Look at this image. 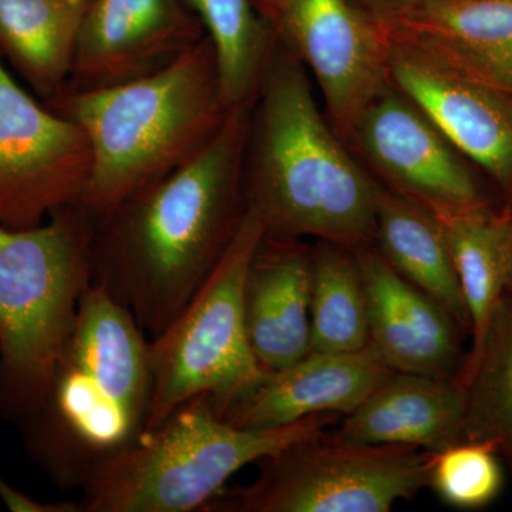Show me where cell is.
Instances as JSON below:
<instances>
[{
	"instance_id": "cell-1",
	"label": "cell",
	"mask_w": 512,
	"mask_h": 512,
	"mask_svg": "<svg viewBox=\"0 0 512 512\" xmlns=\"http://www.w3.org/2000/svg\"><path fill=\"white\" fill-rule=\"evenodd\" d=\"M254 99L232 107L187 164L93 215L92 285L127 308L148 339L163 333L194 298L241 224Z\"/></svg>"
},
{
	"instance_id": "cell-2",
	"label": "cell",
	"mask_w": 512,
	"mask_h": 512,
	"mask_svg": "<svg viewBox=\"0 0 512 512\" xmlns=\"http://www.w3.org/2000/svg\"><path fill=\"white\" fill-rule=\"evenodd\" d=\"M303 64L275 42L245 144V208L269 237L375 242L377 181L320 109Z\"/></svg>"
},
{
	"instance_id": "cell-3",
	"label": "cell",
	"mask_w": 512,
	"mask_h": 512,
	"mask_svg": "<svg viewBox=\"0 0 512 512\" xmlns=\"http://www.w3.org/2000/svg\"><path fill=\"white\" fill-rule=\"evenodd\" d=\"M151 390L150 339L90 285L43 402L20 427L29 457L56 487L82 488L146 431Z\"/></svg>"
},
{
	"instance_id": "cell-4",
	"label": "cell",
	"mask_w": 512,
	"mask_h": 512,
	"mask_svg": "<svg viewBox=\"0 0 512 512\" xmlns=\"http://www.w3.org/2000/svg\"><path fill=\"white\" fill-rule=\"evenodd\" d=\"M47 107L76 121L92 148L82 205L106 214L207 146L232 107L207 36L157 72L93 90H63Z\"/></svg>"
},
{
	"instance_id": "cell-5",
	"label": "cell",
	"mask_w": 512,
	"mask_h": 512,
	"mask_svg": "<svg viewBox=\"0 0 512 512\" xmlns=\"http://www.w3.org/2000/svg\"><path fill=\"white\" fill-rule=\"evenodd\" d=\"M93 235L82 204L35 228L0 227V417L16 426L42 404L92 285Z\"/></svg>"
},
{
	"instance_id": "cell-6",
	"label": "cell",
	"mask_w": 512,
	"mask_h": 512,
	"mask_svg": "<svg viewBox=\"0 0 512 512\" xmlns=\"http://www.w3.org/2000/svg\"><path fill=\"white\" fill-rule=\"evenodd\" d=\"M329 414L268 430L232 426L208 394L192 397L83 484L82 512H194L241 468L322 436Z\"/></svg>"
},
{
	"instance_id": "cell-7",
	"label": "cell",
	"mask_w": 512,
	"mask_h": 512,
	"mask_svg": "<svg viewBox=\"0 0 512 512\" xmlns=\"http://www.w3.org/2000/svg\"><path fill=\"white\" fill-rule=\"evenodd\" d=\"M264 237V225L245 208L231 244L207 281L170 326L150 339L153 390L146 431L200 394H208L221 413L264 379L244 312L245 279Z\"/></svg>"
},
{
	"instance_id": "cell-8",
	"label": "cell",
	"mask_w": 512,
	"mask_h": 512,
	"mask_svg": "<svg viewBox=\"0 0 512 512\" xmlns=\"http://www.w3.org/2000/svg\"><path fill=\"white\" fill-rule=\"evenodd\" d=\"M431 454L322 434L265 458L254 483L225 487L202 512H389L429 487Z\"/></svg>"
},
{
	"instance_id": "cell-9",
	"label": "cell",
	"mask_w": 512,
	"mask_h": 512,
	"mask_svg": "<svg viewBox=\"0 0 512 512\" xmlns=\"http://www.w3.org/2000/svg\"><path fill=\"white\" fill-rule=\"evenodd\" d=\"M259 16L318 86L340 137L389 83V36L352 0H252Z\"/></svg>"
},
{
	"instance_id": "cell-10",
	"label": "cell",
	"mask_w": 512,
	"mask_h": 512,
	"mask_svg": "<svg viewBox=\"0 0 512 512\" xmlns=\"http://www.w3.org/2000/svg\"><path fill=\"white\" fill-rule=\"evenodd\" d=\"M343 141L377 183L437 217L491 207L470 161L390 80Z\"/></svg>"
},
{
	"instance_id": "cell-11",
	"label": "cell",
	"mask_w": 512,
	"mask_h": 512,
	"mask_svg": "<svg viewBox=\"0 0 512 512\" xmlns=\"http://www.w3.org/2000/svg\"><path fill=\"white\" fill-rule=\"evenodd\" d=\"M90 173L86 131L32 99L0 60V227L35 228L82 204Z\"/></svg>"
},
{
	"instance_id": "cell-12",
	"label": "cell",
	"mask_w": 512,
	"mask_h": 512,
	"mask_svg": "<svg viewBox=\"0 0 512 512\" xmlns=\"http://www.w3.org/2000/svg\"><path fill=\"white\" fill-rule=\"evenodd\" d=\"M387 36L390 82L512 205V92L478 79L413 40L390 32Z\"/></svg>"
},
{
	"instance_id": "cell-13",
	"label": "cell",
	"mask_w": 512,
	"mask_h": 512,
	"mask_svg": "<svg viewBox=\"0 0 512 512\" xmlns=\"http://www.w3.org/2000/svg\"><path fill=\"white\" fill-rule=\"evenodd\" d=\"M202 37L204 28L184 0H92L63 90L103 89L140 79Z\"/></svg>"
},
{
	"instance_id": "cell-14",
	"label": "cell",
	"mask_w": 512,
	"mask_h": 512,
	"mask_svg": "<svg viewBox=\"0 0 512 512\" xmlns=\"http://www.w3.org/2000/svg\"><path fill=\"white\" fill-rule=\"evenodd\" d=\"M367 301L369 346L393 372L457 379L463 372L461 330L436 301L410 284L375 244L353 248Z\"/></svg>"
},
{
	"instance_id": "cell-15",
	"label": "cell",
	"mask_w": 512,
	"mask_h": 512,
	"mask_svg": "<svg viewBox=\"0 0 512 512\" xmlns=\"http://www.w3.org/2000/svg\"><path fill=\"white\" fill-rule=\"evenodd\" d=\"M393 370L375 350L309 352L292 365L268 372L251 392L218 413L232 426L278 429L318 414L355 412Z\"/></svg>"
},
{
	"instance_id": "cell-16",
	"label": "cell",
	"mask_w": 512,
	"mask_h": 512,
	"mask_svg": "<svg viewBox=\"0 0 512 512\" xmlns=\"http://www.w3.org/2000/svg\"><path fill=\"white\" fill-rule=\"evenodd\" d=\"M312 249L299 239L265 235L249 265L245 325L264 372L311 352Z\"/></svg>"
},
{
	"instance_id": "cell-17",
	"label": "cell",
	"mask_w": 512,
	"mask_h": 512,
	"mask_svg": "<svg viewBox=\"0 0 512 512\" xmlns=\"http://www.w3.org/2000/svg\"><path fill=\"white\" fill-rule=\"evenodd\" d=\"M464 410L466 392L460 377L393 372L346 416L332 439L440 451L463 440Z\"/></svg>"
},
{
	"instance_id": "cell-18",
	"label": "cell",
	"mask_w": 512,
	"mask_h": 512,
	"mask_svg": "<svg viewBox=\"0 0 512 512\" xmlns=\"http://www.w3.org/2000/svg\"><path fill=\"white\" fill-rule=\"evenodd\" d=\"M383 28L512 92V0H421Z\"/></svg>"
},
{
	"instance_id": "cell-19",
	"label": "cell",
	"mask_w": 512,
	"mask_h": 512,
	"mask_svg": "<svg viewBox=\"0 0 512 512\" xmlns=\"http://www.w3.org/2000/svg\"><path fill=\"white\" fill-rule=\"evenodd\" d=\"M373 244L404 279L440 303L470 333L446 231L436 214L379 184Z\"/></svg>"
},
{
	"instance_id": "cell-20",
	"label": "cell",
	"mask_w": 512,
	"mask_h": 512,
	"mask_svg": "<svg viewBox=\"0 0 512 512\" xmlns=\"http://www.w3.org/2000/svg\"><path fill=\"white\" fill-rule=\"evenodd\" d=\"M90 2L0 0V52L46 100L69 82Z\"/></svg>"
},
{
	"instance_id": "cell-21",
	"label": "cell",
	"mask_w": 512,
	"mask_h": 512,
	"mask_svg": "<svg viewBox=\"0 0 512 512\" xmlns=\"http://www.w3.org/2000/svg\"><path fill=\"white\" fill-rule=\"evenodd\" d=\"M451 258L466 303L471 349L485 328L512 276V205L441 215Z\"/></svg>"
},
{
	"instance_id": "cell-22",
	"label": "cell",
	"mask_w": 512,
	"mask_h": 512,
	"mask_svg": "<svg viewBox=\"0 0 512 512\" xmlns=\"http://www.w3.org/2000/svg\"><path fill=\"white\" fill-rule=\"evenodd\" d=\"M463 440L493 447L512 468V296L505 292L460 375Z\"/></svg>"
},
{
	"instance_id": "cell-23",
	"label": "cell",
	"mask_w": 512,
	"mask_h": 512,
	"mask_svg": "<svg viewBox=\"0 0 512 512\" xmlns=\"http://www.w3.org/2000/svg\"><path fill=\"white\" fill-rule=\"evenodd\" d=\"M318 242L312 248L311 352H359L369 346V320L355 249Z\"/></svg>"
},
{
	"instance_id": "cell-24",
	"label": "cell",
	"mask_w": 512,
	"mask_h": 512,
	"mask_svg": "<svg viewBox=\"0 0 512 512\" xmlns=\"http://www.w3.org/2000/svg\"><path fill=\"white\" fill-rule=\"evenodd\" d=\"M200 20L217 57L229 106L254 99L275 39L252 0H184Z\"/></svg>"
},
{
	"instance_id": "cell-25",
	"label": "cell",
	"mask_w": 512,
	"mask_h": 512,
	"mask_svg": "<svg viewBox=\"0 0 512 512\" xmlns=\"http://www.w3.org/2000/svg\"><path fill=\"white\" fill-rule=\"evenodd\" d=\"M501 457L493 447L461 440L431 454L429 487L457 510H481L493 504L504 487Z\"/></svg>"
},
{
	"instance_id": "cell-26",
	"label": "cell",
	"mask_w": 512,
	"mask_h": 512,
	"mask_svg": "<svg viewBox=\"0 0 512 512\" xmlns=\"http://www.w3.org/2000/svg\"><path fill=\"white\" fill-rule=\"evenodd\" d=\"M352 2L383 26L399 18L421 0H352Z\"/></svg>"
},
{
	"instance_id": "cell-27",
	"label": "cell",
	"mask_w": 512,
	"mask_h": 512,
	"mask_svg": "<svg viewBox=\"0 0 512 512\" xmlns=\"http://www.w3.org/2000/svg\"><path fill=\"white\" fill-rule=\"evenodd\" d=\"M507 292L510 293V295L512 296V276H511L510 285H508Z\"/></svg>"
}]
</instances>
